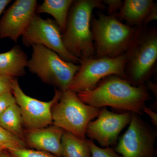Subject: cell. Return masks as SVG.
Returning <instances> with one entry per match:
<instances>
[{
	"instance_id": "obj_1",
	"label": "cell",
	"mask_w": 157,
	"mask_h": 157,
	"mask_svg": "<svg viewBox=\"0 0 157 157\" xmlns=\"http://www.w3.org/2000/svg\"><path fill=\"white\" fill-rule=\"evenodd\" d=\"M81 101L97 108L110 107L140 115L150 98L145 84L135 86L128 80L112 75L99 82L94 89L76 93Z\"/></svg>"
},
{
	"instance_id": "obj_2",
	"label": "cell",
	"mask_w": 157,
	"mask_h": 157,
	"mask_svg": "<svg viewBox=\"0 0 157 157\" xmlns=\"http://www.w3.org/2000/svg\"><path fill=\"white\" fill-rule=\"evenodd\" d=\"M107 7L101 0L73 1L70 7L66 28L62 34L65 48L70 55L80 60L95 55L91 21L95 9Z\"/></svg>"
},
{
	"instance_id": "obj_3",
	"label": "cell",
	"mask_w": 157,
	"mask_h": 157,
	"mask_svg": "<svg viewBox=\"0 0 157 157\" xmlns=\"http://www.w3.org/2000/svg\"><path fill=\"white\" fill-rule=\"evenodd\" d=\"M125 53L127 80L135 86L145 84L156 66V27L137 28L135 38Z\"/></svg>"
},
{
	"instance_id": "obj_4",
	"label": "cell",
	"mask_w": 157,
	"mask_h": 157,
	"mask_svg": "<svg viewBox=\"0 0 157 157\" xmlns=\"http://www.w3.org/2000/svg\"><path fill=\"white\" fill-rule=\"evenodd\" d=\"M92 33L95 57L114 58L125 53L136 34L137 28L121 22L112 15L100 14L92 17Z\"/></svg>"
},
{
	"instance_id": "obj_5",
	"label": "cell",
	"mask_w": 157,
	"mask_h": 157,
	"mask_svg": "<svg viewBox=\"0 0 157 157\" xmlns=\"http://www.w3.org/2000/svg\"><path fill=\"white\" fill-rule=\"evenodd\" d=\"M32 56L26 68L42 81L61 91L69 90L80 65L66 61L53 51L43 45L33 46Z\"/></svg>"
},
{
	"instance_id": "obj_6",
	"label": "cell",
	"mask_w": 157,
	"mask_h": 157,
	"mask_svg": "<svg viewBox=\"0 0 157 157\" xmlns=\"http://www.w3.org/2000/svg\"><path fill=\"white\" fill-rule=\"evenodd\" d=\"M101 109L86 104L70 90L61 91L52 110V124L85 140L88 125L98 116Z\"/></svg>"
},
{
	"instance_id": "obj_7",
	"label": "cell",
	"mask_w": 157,
	"mask_h": 157,
	"mask_svg": "<svg viewBox=\"0 0 157 157\" xmlns=\"http://www.w3.org/2000/svg\"><path fill=\"white\" fill-rule=\"evenodd\" d=\"M126 60L125 53L114 58L93 57L80 60V67L68 90L76 94L91 90L102 79L112 75L127 80L125 72Z\"/></svg>"
},
{
	"instance_id": "obj_8",
	"label": "cell",
	"mask_w": 157,
	"mask_h": 157,
	"mask_svg": "<svg viewBox=\"0 0 157 157\" xmlns=\"http://www.w3.org/2000/svg\"><path fill=\"white\" fill-rule=\"evenodd\" d=\"M22 39L24 45L27 47L43 45L53 51L66 61L79 63L78 59L70 55L65 48L61 32L54 20L44 19L36 14L23 35Z\"/></svg>"
},
{
	"instance_id": "obj_9",
	"label": "cell",
	"mask_w": 157,
	"mask_h": 157,
	"mask_svg": "<svg viewBox=\"0 0 157 157\" xmlns=\"http://www.w3.org/2000/svg\"><path fill=\"white\" fill-rule=\"evenodd\" d=\"M11 92L20 109L23 125L27 130L41 128L52 124V110L59 99L60 90L56 89L54 96L50 101H39L26 94L15 78Z\"/></svg>"
},
{
	"instance_id": "obj_10",
	"label": "cell",
	"mask_w": 157,
	"mask_h": 157,
	"mask_svg": "<svg viewBox=\"0 0 157 157\" xmlns=\"http://www.w3.org/2000/svg\"><path fill=\"white\" fill-rule=\"evenodd\" d=\"M128 129L120 139L116 151L123 157H152L156 135L141 120L132 113Z\"/></svg>"
},
{
	"instance_id": "obj_11",
	"label": "cell",
	"mask_w": 157,
	"mask_h": 157,
	"mask_svg": "<svg viewBox=\"0 0 157 157\" xmlns=\"http://www.w3.org/2000/svg\"><path fill=\"white\" fill-rule=\"evenodd\" d=\"M131 116V112L115 113L103 107L97 119L88 125L86 135L102 147H109L117 143L120 133L130 123Z\"/></svg>"
},
{
	"instance_id": "obj_12",
	"label": "cell",
	"mask_w": 157,
	"mask_h": 157,
	"mask_svg": "<svg viewBox=\"0 0 157 157\" xmlns=\"http://www.w3.org/2000/svg\"><path fill=\"white\" fill-rule=\"evenodd\" d=\"M36 0H16L6 10L0 20V38L17 42L36 14Z\"/></svg>"
},
{
	"instance_id": "obj_13",
	"label": "cell",
	"mask_w": 157,
	"mask_h": 157,
	"mask_svg": "<svg viewBox=\"0 0 157 157\" xmlns=\"http://www.w3.org/2000/svg\"><path fill=\"white\" fill-rule=\"evenodd\" d=\"M64 132L54 125L41 128L26 130L25 141L27 146L33 149L48 153L57 157H63L61 140Z\"/></svg>"
},
{
	"instance_id": "obj_14",
	"label": "cell",
	"mask_w": 157,
	"mask_h": 157,
	"mask_svg": "<svg viewBox=\"0 0 157 157\" xmlns=\"http://www.w3.org/2000/svg\"><path fill=\"white\" fill-rule=\"evenodd\" d=\"M155 3L152 0H125L115 17L120 21H125L130 26H143L144 21Z\"/></svg>"
},
{
	"instance_id": "obj_15",
	"label": "cell",
	"mask_w": 157,
	"mask_h": 157,
	"mask_svg": "<svg viewBox=\"0 0 157 157\" xmlns=\"http://www.w3.org/2000/svg\"><path fill=\"white\" fill-rule=\"evenodd\" d=\"M28 61L25 52L18 45H16L4 53H0V76L16 78L25 74Z\"/></svg>"
},
{
	"instance_id": "obj_16",
	"label": "cell",
	"mask_w": 157,
	"mask_h": 157,
	"mask_svg": "<svg viewBox=\"0 0 157 157\" xmlns=\"http://www.w3.org/2000/svg\"><path fill=\"white\" fill-rule=\"evenodd\" d=\"M73 2V0H45L41 5L37 6L36 12L51 15L62 34L66 28L68 14Z\"/></svg>"
},
{
	"instance_id": "obj_17",
	"label": "cell",
	"mask_w": 157,
	"mask_h": 157,
	"mask_svg": "<svg viewBox=\"0 0 157 157\" xmlns=\"http://www.w3.org/2000/svg\"><path fill=\"white\" fill-rule=\"evenodd\" d=\"M63 157H91L87 139L83 140L64 132L62 137Z\"/></svg>"
},
{
	"instance_id": "obj_18",
	"label": "cell",
	"mask_w": 157,
	"mask_h": 157,
	"mask_svg": "<svg viewBox=\"0 0 157 157\" xmlns=\"http://www.w3.org/2000/svg\"><path fill=\"white\" fill-rule=\"evenodd\" d=\"M0 125L25 141V131L20 109L17 104L11 105L0 116Z\"/></svg>"
},
{
	"instance_id": "obj_19",
	"label": "cell",
	"mask_w": 157,
	"mask_h": 157,
	"mask_svg": "<svg viewBox=\"0 0 157 157\" xmlns=\"http://www.w3.org/2000/svg\"><path fill=\"white\" fill-rule=\"evenodd\" d=\"M26 147L24 140L11 134L0 125V148L9 151Z\"/></svg>"
},
{
	"instance_id": "obj_20",
	"label": "cell",
	"mask_w": 157,
	"mask_h": 157,
	"mask_svg": "<svg viewBox=\"0 0 157 157\" xmlns=\"http://www.w3.org/2000/svg\"><path fill=\"white\" fill-rule=\"evenodd\" d=\"M8 151L12 157H57L51 154L33 149L19 148Z\"/></svg>"
},
{
	"instance_id": "obj_21",
	"label": "cell",
	"mask_w": 157,
	"mask_h": 157,
	"mask_svg": "<svg viewBox=\"0 0 157 157\" xmlns=\"http://www.w3.org/2000/svg\"><path fill=\"white\" fill-rule=\"evenodd\" d=\"M88 142L90 149L91 157H123L109 147H99L90 140H88Z\"/></svg>"
},
{
	"instance_id": "obj_22",
	"label": "cell",
	"mask_w": 157,
	"mask_h": 157,
	"mask_svg": "<svg viewBox=\"0 0 157 157\" xmlns=\"http://www.w3.org/2000/svg\"><path fill=\"white\" fill-rule=\"evenodd\" d=\"M15 104L16 100L11 92L0 95V116L10 106Z\"/></svg>"
},
{
	"instance_id": "obj_23",
	"label": "cell",
	"mask_w": 157,
	"mask_h": 157,
	"mask_svg": "<svg viewBox=\"0 0 157 157\" xmlns=\"http://www.w3.org/2000/svg\"><path fill=\"white\" fill-rule=\"evenodd\" d=\"M103 2L107 6L108 15L115 16L118 13L123 4V2L121 0H105Z\"/></svg>"
},
{
	"instance_id": "obj_24",
	"label": "cell",
	"mask_w": 157,
	"mask_h": 157,
	"mask_svg": "<svg viewBox=\"0 0 157 157\" xmlns=\"http://www.w3.org/2000/svg\"><path fill=\"white\" fill-rule=\"evenodd\" d=\"M14 78L11 76H0V95L11 92Z\"/></svg>"
},
{
	"instance_id": "obj_25",
	"label": "cell",
	"mask_w": 157,
	"mask_h": 157,
	"mask_svg": "<svg viewBox=\"0 0 157 157\" xmlns=\"http://www.w3.org/2000/svg\"><path fill=\"white\" fill-rule=\"evenodd\" d=\"M157 18V5L156 3L151 11L149 13L144 23L143 26H147L149 23L156 20Z\"/></svg>"
},
{
	"instance_id": "obj_26",
	"label": "cell",
	"mask_w": 157,
	"mask_h": 157,
	"mask_svg": "<svg viewBox=\"0 0 157 157\" xmlns=\"http://www.w3.org/2000/svg\"><path fill=\"white\" fill-rule=\"evenodd\" d=\"M143 112L147 114H148L149 117H150L153 124L156 126L157 124V113L154 112L148 107H146V106L144 107Z\"/></svg>"
},
{
	"instance_id": "obj_27",
	"label": "cell",
	"mask_w": 157,
	"mask_h": 157,
	"mask_svg": "<svg viewBox=\"0 0 157 157\" xmlns=\"http://www.w3.org/2000/svg\"><path fill=\"white\" fill-rule=\"evenodd\" d=\"M11 2V0H0V16L6 7Z\"/></svg>"
},
{
	"instance_id": "obj_28",
	"label": "cell",
	"mask_w": 157,
	"mask_h": 157,
	"mask_svg": "<svg viewBox=\"0 0 157 157\" xmlns=\"http://www.w3.org/2000/svg\"><path fill=\"white\" fill-rule=\"evenodd\" d=\"M0 157H12V156L8 151L3 150L0 153Z\"/></svg>"
},
{
	"instance_id": "obj_29",
	"label": "cell",
	"mask_w": 157,
	"mask_h": 157,
	"mask_svg": "<svg viewBox=\"0 0 157 157\" xmlns=\"http://www.w3.org/2000/svg\"><path fill=\"white\" fill-rule=\"evenodd\" d=\"M147 86L155 94V92L156 93L157 92L155 91V84L151 82H149V83H148Z\"/></svg>"
},
{
	"instance_id": "obj_30",
	"label": "cell",
	"mask_w": 157,
	"mask_h": 157,
	"mask_svg": "<svg viewBox=\"0 0 157 157\" xmlns=\"http://www.w3.org/2000/svg\"><path fill=\"white\" fill-rule=\"evenodd\" d=\"M3 150H3L2 149L0 148V153H1L2 152V151Z\"/></svg>"
}]
</instances>
